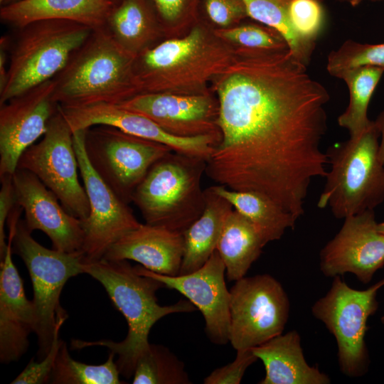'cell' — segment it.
Returning a JSON list of instances; mask_svg holds the SVG:
<instances>
[{
  "mask_svg": "<svg viewBox=\"0 0 384 384\" xmlns=\"http://www.w3.org/2000/svg\"><path fill=\"white\" fill-rule=\"evenodd\" d=\"M220 140L206 174L235 191L262 193L299 218L311 181L326 177V89L288 46L235 49L215 78Z\"/></svg>",
  "mask_w": 384,
  "mask_h": 384,
  "instance_id": "1",
  "label": "cell"
},
{
  "mask_svg": "<svg viewBox=\"0 0 384 384\" xmlns=\"http://www.w3.org/2000/svg\"><path fill=\"white\" fill-rule=\"evenodd\" d=\"M83 271L103 286L126 319L128 332L120 342L73 340L71 346L75 349L95 346L108 348L110 352L117 355L118 370L127 378L133 376L139 356L149 345V334L156 322L169 314L189 313L197 309L188 299H181L172 305H160L156 292L165 287L164 284L139 274L127 260H84Z\"/></svg>",
  "mask_w": 384,
  "mask_h": 384,
  "instance_id": "2",
  "label": "cell"
},
{
  "mask_svg": "<svg viewBox=\"0 0 384 384\" xmlns=\"http://www.w3.org/2000/svg\"><path fill=\"white\" fill-rule=\"evenodd\" d=\"M106 26L95 29L53 78L54 99L63 107L119 105L142 93L134 63Z\"/></svg>",
  "mask_w": 384,
  "mask_h": 384,
  "instance_id": "3",
  "label": "cell"
},
{
  "mask_svg": "<svg viewBox=\"0 0 384 384\" xmlns=\"http://www.w3.org/2000/svg\"><path fill=\"white\" fill-rule=\"evenodd\" d=\"M234 52L198 26L142 51L134 69L142 93L195 94L230 63Z\"/></svg>",
  "mask_w": 384,
  "mask_h": 384,
  "instance_id": "4",
  "label": "cell"
},
{
  "mask_svg": "<svg viewBox=\"0 0 384 384\" xmlns=\"http://www.w3.org/2000/svg\"><path fill=\"white\" fill-rule=\"evenodd\" d=\"M206 160L171 151L156 161L133 193L146 224L183 233L203 212Z\"/></svg>",
  "mask_w": 384,
  "mask_h": 384,
  "instance_id": "5",
  "label": "cell"
},
{
  "mask_svg": "<svg viewBox=\"0 0 384 384\" xmlns=\"http://www.w3.org/2000/svg\"><path fill=\"white\" fill-rule=\"evenodd\" d=\"M380 132L372 121L358 137L334 144L326 151L331 171L317 202L337 218L374 210L384 201V165L379 159Z\"/></svg>",
  "mask_w": 384,
  "mask_h": 384,
  "instance_id": "6",
  "label": "cell"
},
{
  "mask_svg": "<svg viewBox=\"0 0 384 384\" xmlns=\"http://www.w3.org/2000/svg\"><path fill=\"white\" fill-rule=\"evenodd\" d=\"M0 105L54 78L92 28L69 20L46 19L16 28Z\"/></svg>",
  "mask_w": 384,
  "mask_h": 384,
  "instance_id": "7",
  "label": "cell"
},
{
  "mask_svg": "<svg viewBox=\"0 0 384 384\" xmlns=\"http://www.w3.org/2000/svg\"><path fill=\"white\" fill-rule=\"evenodd\" d=\"M13 248L26 265L32 282L36 316L34 333L40 361L48 353L57 329L67 319L60 303V294L70 277L84 273V255L82 252L68 253L43 247L33 238L22 220L16 226Z\"/></svg>",
  "mask_w": 384,
  "mask_h": 384,
  "instance_id": "8",
  "label": "cell"
},
{
  "mask_svg": "<svg viewBox=\"0 0 384 384\" xmlns=\"http://www.w3.org/2000/svg\"><path fill=\"white\" fill-rule=\"evenodd\" d=\"M383 286L384 278L366 289L358 290L336 276L326 294L312 306L314 316L336 338L340 370L348 377L363 376L368 370L367 321L378 309L377 294Z\"/></svg>",
  "mask_w": 384,
  "mask_h": 384,
  "instance_id": "9",
  "label": "cell"
},
{
  "mask_svg": "<svg viewBox=\"0 0 384 384\" xmlns=\"http://www.w3.org/2000/svg\"><path fill=\"white\" fill-rule=\"evenodd\" d=\"M85 149L97 174L128 204L151 166L173 151L108 125L85 129Z\"/></svg>",
  "mask_w": 384,
  "mask_h": 384,
  "instance_id": "10",
  "label": "cell"
},
{
  "mask_svg": "<svg viewBox=\"0 0 384 384\" xmlns=\"http://www.w3.org/2000/svg\"><path fill=\"white\" fill-rule=\"evenodd\" d=\"M17 169L27 170L38 177L70 214L81 220L87 218L90 205L78 178L73 132L59 107L41 141L22 154Z\"/></svg>",
  "mask_w": 384,
  "mask_h": 384,
  "instance_id": "11",
  "label": "cell"
},
{
  "mask_svg": "<svg viewBox=\"0 0 384 384\" xmlns=\"http://www.w3.org/2000/svg\"><path fill=\"white\" fill-rule=\"evenodd\" d=\"M229 342L252 348L282 334L290 304L279 282L268 274L242 277L230 290Z\"/></svg>",
  "mask_w": 384,
  "mask_h": 384,
  "instance_id": "12",
  "label": "cell"
},
{
  "mask_svg": "<svg viewBox=\"0 0 384 384\" xmlns=\"http://www.w3.org/2000/svg\"><path fill=\"white\" fill-rule=\"evenodd\" d=\"M84 130L73 132L79 171L90 205L84 230L82 252L85 262L102 259L120 238L140 225L129 204L122 201L91 166L85 149Z\"/></svg>",
  "mask_w": 384,
  "mask_h": 384,
  "instance_id": "13",
  "label": "cell"
},
{
  "mask_svg": "<svg viewBox=\"0 0 384 384\" xmlns=\"http://www.w3.org/2000/svg\"><path fill=\"white\" fill-rule=\"evenodd\" d=\"M53 78L0 105V176L13 175L22 154L46 133L59 105Z\"/></svg>",
  "mask_w": 384,
  "mask_h": 384,
  "instance_id": "14",
  "label": "cell"
},
{
  "mask_svg": "<svg viewBox=\"0 0 384 384\" xmlns=\"http://www.w3.org/2000/svg\"><path fill=\"white\" fill-rule=\"evenodd\" d=\"M383 266L384 235L378 230L374 210L345 218L320 252V270L326 277L351 273L367 284Z\"/></svg>",
  "mask_w": 384,
  "mask_h": 384,
  "instance_id": "15",
  "label": "cell"
},
{
  "mask_svg": "<svg viewBox=\"0 0 384 384\" xmlns=\"http://www.w3.org/2000/svg\"><path fill=\"white\" fill-rule=\"evenodd\" d=\"M134 267L139 274L159 280L189 300L201 312L210 341L218 345L229 342L230 293L225 280V266L217 250L201 267L188 274L169 276L142 265Z\"/></svg>",
  "mask_w": 384,
  "mask_h": 384,
  "instance_id": "16",
  "label": "cell"
},
{
  "mask_svg": "<svg viewBox=\"0 0 384 384\" xmlns=\"http://www.w3.org/2000/svg\"><path fill=\"white\" fill-rule=\"evenodd\" d=\"M59 110L73 132L95 125H108L127 134L164 144L174 151L207 160L220 137L206 134L183 137L171 134L151 119L118 105L99 103Z\"/></svg>",
  "mask_w": 384,
  "mask_h": 384,
  "instance_id": "17",
  "label": "cell"
},
{
  "mask_svg": "<svg viewBox=\"0 0 384 384\" xmlns=\"http://www.w3.org/2000/svg\"><path fill=\"white\" fill-rule=\"evenodd\" d=\"M13 182L16 204L24 211L27 228L31 233L35 230L43 232L56 250L82 252V220L70 214L56 196L30 171L17 169Z\"/></svg>",
  "mask_w": 384,
  "mask_h": 384,
  "instance_id": "18",
  "label": "cell"
},
{
  "mask_svg": "<svg viewBox=\"0 0 384 384\" xmlns=\"http://www.w3.org/2000/svg\"><path fill=\"white\" fill-rule=\"evenodd\" d=\"M118 105L151 119L178 137L220 136L218 102L208 94L143 92Z\"/></svg>",
  "mask_w": 384,
  "mask_h": 384,
  "instance_id": "19",
  "label": "cell"
},
{
  "mask_svg": "<svg viewBox=\"0 0 384 384\" xmlns=\"http://www.w3.org/2000/svg\"><path fill=\"white\" fill-rule=\"evenodd\" d=\"M17 223H9L7 247L1 259L0 360L18 361L28 347V336L35 331L36 316L33 301L25 294L23 282L12 260V246Z\"/></svg>",
  "mask_w": 384,
  "mask_h": 384,
  "instance_id": "20",
  "label": "cell"
},
{
  "mask_svg": "<svg viewBox=\"0 0 384 384\" xmlns=\"http://www.w3.org/2000/svg\"><path fill=\"white\" fill-rule=\"evenodd\" d=\"M183 250L182 233L141 223L116 241L102 259L133 260L152 272L175 276L180 273Z\"/></svg>",
  "mask_w": 384,
  "mask_h": 384,
  "instance_id": "21",
  "label": "cell"
},
{
  "mask_svg": "<svg viewBox=\"0 0 384 384\" xmlns=\"http://www.w3.org/2000/svg\"><path fill=\"white\" fill-rule=\"evenodd\" d=\"M114 4L110 0H18L2 5L0 19L16 28L46 19H62L93 30L106 26Z\"/></svg>",
  "mask_w": 384,
  "mask_h": 384,
  "instance_id": "22",
  "label": "cell"
},
{
  "mask_svg": "<svg viewBox=\"0 0 384 384\" xmlns=\"http://www.w3.org/2000/svg\"><path fill=\"white\" fill-rule=\"evenodd\" d=\"M265 368L260 384H328L329 377L305 360L299 333L279 334L252 348Z\"/></svg>",
  "mask_w": 384,
  "mask_h": 384,
  "instance_id": "23",
  "label": "cell"
},
{
  "mask_svg": "<svg viewBox=\"0 0 384 384\" xmlns=\"http://www.w3.org/2000/svg\"><path fill=\"white\" fill-rule=\"evenodd\" d=\"M205 192L203 212L183 233L184 250L179 274L193 272L207 262L216 250L225 222L233 210L231 204L210 187Z\"/></svg>",
  "mask_w": 384,
  "mask_h": 384,
  "instance_id": "24",
  "label": "cell"
},
{
  "mask_svg": "<svg viewBox=\"0 0 384 384\" xmlns=\"http://www.w3.org/2000/svg\"><path fill=\"white\" fill-rule=\"evenodd\" d=\"M210 188L253 225L266 244L280 239L287 229L295 227L298 218L262 193L235 191L222 185Z\"/></svg>",
  "mask_w": 384,
  "mask_h": 384,
  "instance_id": "25",
  "label": "cell"
},
{
  "mask_svg": "<svg viewBox=\"0 0 384 384\" xmlns=\"http://www.w3.org/2000/svg\"><path fill=\"white\" fill-rule=\"evenodd\" d=\"M159 22L149 0H121L110 14L106 28L123 48L137 55L150 47Z\"/></svg>",
  "mask_w": 384,
  "mask_h": 384,
  "instance_id": "26",
  "label": "cell"
},
{
  "mask_svg": "<svg viewBox=\"0 0 384 384\" xmlns=\"http://www.w3.org/2000/svg\"><path fill=\"white\" fill-rule=\"evenodd\" d=\"M267 244L253 225L235 210L228 215L216 250L229 281L244 277Z\"/></svg>",
  "mask_w": 384,
  "mask_h": 384,
  "instance_id": "27",
  "label": "cell"
},
{
  "mask_svg": "<svg viewBox=\"0 0 384 384\" xmlns=\"http://www.w3.org/2000/svg\"><path fill=\"white\" fill-rule=\"evenodd\" d=\"M383 73V68L366 65L346 70L338 76L348 86L349 103L338 117V124L348 131L350 137H358L371 124L368 108Z\"/></svg>",
  "mask_w": 384,
  "mask_h": 384,
  "instance_id": "28",
  "label": "cell"
},
{
  "mask_svg": "<svg viewBox=\"0 0 384 384\" xmlns=\"http://www.w3.org/2000/svg\"><path fill=\"white\" fill-rule=\"evenodd\" d=\"M247 16L277 31L284 40L292 54L308 65L315 42L299 36L294 28L289 14L290 0H242Z\"/></svg>",
  "mask_w": 384,
  "mask_h": 384,
  "instance_id": "29",
  "label": "cell"
},
{
  "mask_svg": "<svg viewBox=\"0 0 384 384\" xmlns=\"http://www.w3.org/2000/svg\"><path fill=\"white\" fill-rule=\"evenodd\" d=\"M134 384H189L184 363L169 348L149 343L139 356L133 374Z\"/></svg>",
  "mask_w": 384,
  "mask_h": 384,
  "instance_id": "30",
  "label": "cell"
},
{
  "mask_svg": "<svg viewBox=\"0 0 384 384\" xmlns=\"http://www.w3.org/2000/svg\"><path fill=\"white\" fill-rule=\"evenodd\" d=\"M110 352L105 363L90 365L77 361L70 356L66 343L62 341L53 369L50 383L119 384V371Z\"/></svg>",
  "mask_w": 384,
  "mask_h": 384,
  "instance_id": "31",
  "label": "cell"
},
{
  "mask_svg": "<svg viewBox=\"0 0 384 384\" xmlns=\"http://www.w3.org/2000/svg\"><path fill=\"white\" fill-rule=\"evenodd\" d=\"M366 65L384 68V43L370 44L347 40L329 53L326 70L338 78L346 70Z\"/></svg>",
  "mask_w": 384,
  "mask_h": 384,
  "instance_id": "32",
  "label": "cell"
},
{
  "mask_svg": "<svg viewBox=\"0 0 384 384\" xmlns=\"http://www.w3.org/2000/svg\"><path fill=\"white\" fill-rule=\"evenodd\" d=\"M215 35L242 48L270 49L287 46L274 30L253 24L220 28Z\"/></svg>",
  "mask_w": 384,
  "mask_h": 384,
  "instance_id": "33",
  "label": "cell"
},
{
  "mask_svg": "<svg viewBox=\"0 0 384 384\" xmlns=\"http://www.w3.org/2000/svg\"><path fill=\"white\" fill-rule=\"evenodd\" d=\"M318 0H290L292 24L302 38L316 42L324 23V10Z\"/></svg>",
  "mask_w": 384,
  "mask_h": 384,
  "instance_id": "34",
  "label": "cell"
},
{
  "mask_svg": "<svg viewBox=\"0 0 384 384\" xmlns=\"http://www.w3.org/2000/svg\"><path fill=\"white\" fill-rule=\"evenodd\" d=\"M60 328L57 329L46 356L38 361L31 358L23 370L11 383L42 384L50 382L56 356L63 341L59 337Z\"/></svg>",
  "mask_w": 384,
  "mask_h": 384,
  "instance_id": "35",
  "label": "cell"
},
{
  "mask_svg": "<svg viewBox=\"0 0 384 384\" xmlns=\"http://www.w3.org/2000/svg\"><path fill=\"white\" fill-rule=\"evenodd\" d=\"M201 0H149L161 23L166 26H181L197 16Z\"/></svg>",
  "mask_w": 384,
  "mask_h": 384,
  "instance_id": "36",
  "label": "cell"
},
{
  "mask_svg": "<svg viewBox=\"0 0 384 384\" xmlns=\"http://www.w3.org/2000/svg\"><path fill=\"white\" fill-rule=\"evenodd\" d=\"M258 358L252 348L238 350L233 361L213 370L203 380L204 384H239L247 368Z\"/></svg>",
  "mask_w": 384,
  "mask_h": 384,
  "instance_id": "37",
  "label": "cell"
},
{
  "mask_svg": "<svg viewBox=\"0 0 384 384\" xmlns=\"http://www.w3.org/2000/svg\"><path fill=\"white\" fill-rule=\"evenodd\" d=\"M208 18L222 28H229L247 16L242 0H203Z\"/></svg>",
  "mask_w": 384,
  "mask_h": 384,
  "instance_id": "38",
  "label": "cell"
},
{
  "mask_svg": "<svg viewBox=\"0 0 384 384\" xmlns=\"http://www.w3.org/2000/svg\"><path fill=\"white\" fill-rule=\"evenodd\" d=\"M0 256L1 259L7 247L4 230L5 223L10 213L16 205V198L13 175H4L0 176Z\"/></svg>",
  "mask_w": 384,
  "mask_h": 384,
  "instance_id": "39",
  "label": "cell"
},
{
  "mask_svg": "<svg viewBox=\"0 0 384 384\" xmlns=\"http://www.w3.org/2000/svg\"><path fill=\"white\" fill-rule=\"evenodd\" d=\"M375 123L380 132L381 140L379 144V159L380 162L384 165V109L379 114Z\"/></svg>",
  "mask_w": 384,
  "mask_h": 384,
  "instance_id": "40",
  "label": "cell"
},
{
  "mask_svg": "<svg viewBox=\"0 0 384 384\" xmlns=\"http://www.w3.org/2000/svg\"><path fill=\"white\" fill-rule=\"evenodd\" d=\"M348 3L352 6H356L359 5L363 0H342Z\"/></svg>",
  "mask_w": 384,
  "mask_h": 384,
  "instance_id": "41",
  "label": "cell"
},
{
  "mask_svg": "<svg viewBox=\"0 0 384 384\" xmlns=\"http://www.w3.org/2000/svg\"><path fill=\"white\" fill-rule=\"evenodd\" d=\"M378 230L380 233L384 235V222L378 223Z\"/></svg>",
  "mask_w": 384,
  "mask_h": 384,
  "instance_id": "42",
  "label": "cell"
},
{
  "mask_svg": "<svg viewBox=\"0 0 384 384\" xmlns=\"http://www.w3.org/2000/svg\"><path fill=\"white\" fill-rule=\"evenodd\" d=\"M114 5L117 4L121 0H110Z\"/></svg>",
  "mask_w": 384,
  "mask_h": 384,
  "instance_id": "43",
  "label": "cell"
},
{
  "mask_svg": "<svg viewBox=\"0 0 384 384\" xmlns=\"http://www.w3.org/2000/svg\"><path fill=\"white\" fill-rule=\"evenodd\" d=\"M18 1V0H6V1L5 2L4 4H9V3H11V2H14V1Z\"/></svg>",
  "mask_w": 384,
  "mask_h": 384,
  "instance_id": "44",
  "label": "cell"
},
{
  "mask_svg": "<svg viewBox=\"0 0 384 384\" xmlns=\"http://www.w3.org/2000/svg\"><path fill=\"white\" fill-rule=\"evenodd\" d=\"M6 1V0H0L1 5H4Z\"/></svg>",
  "mask_w": 384,
  "mask_h": 384,
  "instance_id": "45",
  "label": "cell"
},
{
  "mask_svg": "<svg viewBox=\"0 0 384 384\" xmlns=\"http://www.w3.org/2000/svg\"><path fill=\"white\" fill-rule=\"evenodd\" d=\"M381 322L384 324V316L381 317Z\"/></svg>",
  "mask_w": 384,
  "mask_h": 384,
  "instance_id": "46",
  "label": "cell"
},
{
  "mask_svg": "<svg viewBox=\"0 0 384 384\" xmlns=\"http://www.w3.org/2000/svg\"><path fill=\"white\" fill-rule=\"evenodd\" d=\"M370 1H383V0H370Z\"/></svg>",
  "mask_w": 384,
  "mask_h": 384,
  "instance_id": "47",
  "label": "cell"
},
{
  "mask_svg": "<svg viewBox=\"0 0 384 384\" xmlns=\"http://www.w3.org/2000/svg\"><path fill=\"white\" fill-rule=\"evenodd\" d=\"M318 1H323V0H318Z\"/></svg>",
  "mask_w": 384,
  "mask_h": 384,
  "instance_id": "48",
  "label": "cell"
}]
</instances>
